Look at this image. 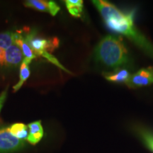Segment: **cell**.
<instances>
[{
	"instance_id": "cell-13",
	"label": "cell",
	"mask_w": 153,
	"mask_h": 153,
	"mask_svg": "<svg viewBox=\"0 0 153 153\" xmlns=\"http://www.w3.org/2000/svg\"><path fill=\"white\" fill-rule=\"evenodd\" d=\"M30 76V70L29 67L27 63H26L24 61H23L22 65L20 67V74H19V81L16 85L14 86L13 89H14V91L16 92L18 91L21 87H22L24 82L26 81V79L29 77Z\"/></svg>"
},
{
	"instance_id": "cell-6",
	"label": "cell",
	"mask_w": 153,
	"mask_h": 153,
	"mask_svg": "<svg viewBox=\"0 0 153 153\" xmlns=\"http://www.w3.org/2000/svg\"><path fill=\"white\" fill-rule=\"evenodd\" d=\"M24 58L22 50L16 44H12L7 50L0 51V65L15 67L19 65Z\"/></svg>"
},
{
	"instance_id": "cell-14",
	"label": "cell",
	"mask_w": 153,
	"mask_h": 153,
	"mask_svg": "<svg viewBox=\"0 0 153 153\" xmlns=\"http://www.w3.org/2000/svg\"><path fill=\"white\" fill-rule=\"evenodd\" d=\"M14 43V33L6 32L0 33V51L7 50Z\"/></svg>"
},
{
	"instance_id": "cell-2",
	"label": "cell",
	"mask_w": 153,
	"mask_h": 153,
	"mask_svg": "<svg viewBox=\"0 0 153 153\" xmlns=\"http://www.w3.org/2000/svg\"><path fill=\"white\" fill-rule=\"evenodd\" d=\"M96 60L115 71L123 69L130 62L128 50L120 38L106 36L101 40L95 49Z\"/></svg>"
},
{
	"instance_id": "cell-5",
	"label": "cell",
	"mask_w": 153,
	"mask_h": 153,
	"mask_svg": "<svg viewBox=\"0 0 153 153\" xmlns=\"http://www.w3.org/2000/svg\"><path fill=\"white\" fill-rule=\"evenodd\" d=\"M151 84H153V67L143 68L131 74L126 85L131 89H136Z\"/></svg>"
},
{
	"instance_id": "cell-1",
	"label": "cell",
	"mask_w": 153,
	"mask_h": 153,
	"mask_svg": "<svg viewBox=\"0 0 153 153\" xmlns=\"http://www.w3.org/2000/svg\"><path fill=\"white\" fill-rule=\"evenodd\" d=\"M92 2L104 19L107 27L126 36L153 57V45L135 26L133 14H126L104 0H94Z\"/></svg>"
},
{
	"instance_id": "cell-10",
	"label": "cell",
	"mask_w": 153,
	"mask_h": 153,
	"mask_svg": "<svg viewBox=\"0 0 153 153\" xmlns=\"http://www.w3.org/2000/svg\"><path fill=\"white\" fill-rule=\"evenodd\" d=\"M104 77L108 81L116 83H125L128 82L131 74H130L128 70L126 69H120V70L114 71V72H107L104 74Z\"/></svg>"
},
{
	"instance_id": "cell-12",
	"label": "cell",
	"mask_w": 153,
	"mask_h": 153,
	"mask_svg": "<svg viewBox=\"0 0 153 153\" xmlns=\"http://www.w3.org/2000/svg\"><path fill=\"white\" fill-rule=\"evenodd\" d=\"M66 7L70 14L74 17H80L83 11L82 0H66Z\"/></svg>"
},
{
	"instance_id": "cell-11",
	"label": "cell",
	"mask_w": 153,
	"mask_h": 153,
	"mask_svg": "<svg viewBox=\"0 0 153 153\" xmlns=\"http://www.w3.org/2000/svg\"><path fill=\"white\" fill-rule=\"evenodd\" d=\"M8 130L15 137L21 140H27L29 134V129L28 126L22 123L13 124L8 128Z\"/></svg>"
},
{
	"instance_id": "cell-16",
	"label": "cell",
	"mask_w": 153,
	"mask_h": 153,
	"mask_svg": "<svg viewBox=\"0 0 153 153\" xmlns=\"http://www.w3.org/2000/svg\"><path fill=\"white\" fill-rule=\"evenodd\" d=\"M7 90L3 91L1 93V94L0 95V111H1V108H2L3 104L4 103L6 97H7Z\"/></svg>"
},
{
	"instance_id": "cell-4",
	"label": "cell",
	"mask_w": 153,
	"mask_h": 153,
	"mask_svg": "<svg viewBox=\"0 0 153 153\" xmlns=\"http://www.w3.org/2000/svg\"><path fill=\"white\" fill-rule=\"evenodd\" d=\"M24 146V141L15 137L9 131L8 128L0 129V153L16 152Z\"/></svg>"
},
{
	"instance_id": "cell-8",
	"label": "cell",
	"mask_w": 153,
	"mask_h": 153,
	"mask_svg": "<svg viewBox=\"0 0 153 153\" xmlns=\"http://www.w3.org/2000/svg\"><path fill=\"white\" fill-rule=\"evenodd\" d=\"M14 42L22 50L24 57V62L29 65L32 60L36 58V55L34 54L33 51L30 48L25 38L23 37V36L20 33L16 32V33H14Z\"/></svg>"
},
{
	"instance_id": "cell-9",
	"label": "cell",
	"mask_w": 153,
	"mask_h": 153,
	"mask_svg": "<svg viewBox=\"0 0 153 153\" xmlns=\"http://www.w3.org/2000/svg\"><path fill=\"white\" fill-rule=\"evenodd\" d=\"M29 134L27 140L31 145H36L39 143L43 137V128L41 120L30 123L28 125Z\"/></svg>"
},
{
	"instance_id": "cell-3",
	"label": "cell",
	"mask_w": 153,
	"mask_h": 153,
	"mask_svg": "<svg viewBox=\"0 0 153 153\" xmlns=\"http://www.w3.org/2000/svg\"><path fill=\"white\" fill-rule=\"evenodd\" d=\"M24 38L36 57L40 56L45 57L47 60L52 62L55 65L62 69L65 72H68V70L59 62L56 57L51 54V52L55 48L57 47L59 44L57 38H54L53 40L47 39V38L38 36L33 31L28 33Z\"/></svg>"
},
{
	"instance_id": "cell-15",
	"label": "cell",
	"mask_w": 153,
	"mask_h": 153,
	"mask_svg": "<svg viewBox=\"0 0 153 153\" xmlns=\"http://www.w3.org/2000/svg\"><path fill=\"white\" fill-rule=\"evenodd\" d=\"M139 134L143 140L144 141L145 144L153 152V135L150 133L149 131H145V130L140 129L139 131Z\"/></svg>"
},
{
	"instance_id": "cell-7",
	"label": "cell",
	"mask_w": 153,
	"mask_h": 153,
	"mask_svg": "<svg viewBox=\"0 0 153 153\" xmlns=\"http://www.w3.org/2000/svg\"><path fill=\"white\" fill-rule=\"evenodd\" d=\"M26 7H29L36 10L45 11L49 13L52 16H55L60 11V7L53 1H46V0H28L24 2Z\"/></svg>"
}]
</instances>
